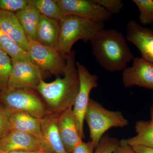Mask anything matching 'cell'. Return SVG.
Returning <instances> with one entry per match:
<instances>
[{"instance_id":"ba28073f","label":"cell","mask_w":153,"mask_h":153,"mask_svg":"<svg viewBox=\"0 0 153 153\" xmlns=\"http://www.w3.org/2000/svg\"><path fill=\"white\" fill-rule=\"evenodd\" d=\"M12 69L7 89L36 91L44 73L30 59H11Z\"/></svg>"},{"instance_id":"30bf717a","label":"cell","mask_w":153,"mask_h":153,"mask_svg":"<svg viewBox=\"0 0 153 153\" xmlns=\"http://www.w3.org/2000/svg\"><path fill=\"white\" fill-rule=\"evenodd\" d=\"M131 66L123 71L122 82L126 88L134 86L153 90V63L142 57H134Z\"/></svg>"},{"instance_id":"e0dca14e","label":"cell","mask_w":153,"mask_h":153,"mask_svg":"<svg viewBox=\"0 0 153 153\" xmlns=\"http://www.w3.org/2000/svg\"><path fill=\"white\" fill-rule=\"evenodd\" d=\"M10 126V130L30 134L44 141L41 131V119L34 117L27 113L21 111L11 113Z\"/></svg>"},{"instance_id":"603a6c76","label":"cell","mask_w":153,"mask_h":153,"mask_svg":"<svg viewBox=\"0 0 153 153\" xmlns=\"http://www.w3.org/2000/svg\"><path fill=\"white\" fill-rule=\"evenodd\" d=\"M12 69L10 57L0 49V93L7 89L9 77Z\"/></svg>"},{"instance_id":"7c38bea8","label":"cell","mask_w":153,"mask_h":153,"mask_svg":"<svg viewBox=\"0 0 153 153\" xmlns=\"http://www.w3.org/2000/svg\"><path fill=\"white\" fill-rule=\"evenodd\" d=\"M1 140L2 152L26 150L49 152L45 143L42 140L22 132L10 130Z\"/></svg>"},{"instance_id":"f546056e","label":"cell","mask_w":153,"mask_h":153,"mask_svg":"<svg viewBox=\"0 0 153 153\" xmlns=\"http://www.w3.org/2000/svg\"><path fill=\"white\" fill-rule=\"evenodd\" d=\"M132 147L137 153H153V148L143 146H136Z\"/></svg>"},{"instance_id":"6da1fadb","label":"cell","mask_w":153,"mask_h":153,"mask_svg":"<svg viewBox=\"0 0 153 153\" xmlns=\"http://www.w3.org/2000/svg\"><path fill=\"white\" fill-rule=\"evenodd\" d=\"M75 57L76 52L72 50L66 55L63 78L57 76L50 82L42 79L36 88V91L44 100L51 114L60 115L73 107L79 85Z\"/></svg>"},{"instance_id":"ac0fdd59","label":"cell","mask_w":153,"mask_h":153,"mask_svg":"<svg viewBox=\"0 0 153 153\" xmlns=\"http://www.w3.org/2000/svg\"><path fill=\"white\" fill-rule=\"evenodd\" d=\"M135 128L136 135L121 140L120 143L131 147L143 146L153 148V122L152 120L137 121Z\"/></svg>"},{"instance_id":"484cf974","label":"cell","mask_w":153,"mask_h":153,"mask_svg":"<svg viewBox=\"0 0 153 153\" xmlns=\"http://www.w3.org/2000/svg\"><path fill=\"white\" fill-rule=\"evenodd\" d=\"M11 113L0 102V138L10 131V119Z\"/></svg>"},{"instance_id":"f1b7e54d","label":"cell","mask_w":153,"mask_h":153,"mask_svg":"<svg viewBox=\"0 0 153 153\" xmlns=\"http://www.w3.org/2000/svg\"><path fill=\"white\" fill-rule=\"evenodd\" d=\"M113 153H137L132 147L120 143Z\"/></svg>"},{"instance_id":"5b68a950","label":"cell","mask_w":153,"mask_h":153,"mask_svg":"<svg viewBox=\"0 0 153 153\" xmlns=\"http://www.w3.org/2000/svg\"><path fill=\"white\" fill-rule=\"evenodd\" d=\"M0 102L10 113L25 112L39 119L51 114L36 91L7 89L0 93Z\"/></svg>"},{"instance_id":"1f68e13d","label":"cell","mask_w":153,"mask_h":153,"mask_svg":"<svg viewBox=\"0 0 153 153\" xmlns=\"http://www.w3.org/2000/svg\"><path fill=\"white\" fill-rule=\"evenodd\" d=\"M150 114L151 120L153 122V104L152 106H151L150 108Z\"/></svg>"},{"instance_id":"2e32d148","label":"cell","mask_w":153,"mask_h":153,"mask_svg":"<svg viewBox=\"0 0 153 153\" xmlns=\"http://www.w3.org/2000/svg\"><path fill=\"white\" fill-rule=\"evenodd\" d=\"M60 30L59 20L41 15L36 32V41L44 46L57 48Z\"/></svg>"},{"instance_id":"cb8c5ba5","label":"cell","mask_w":153,"mask_h":153,"mask_svg":"<svg viewBox=\"0 0 153 153\" xmlns=\"http://www.w3.org/2000/svg\"><path fill=\"white\" fill-rule=\"evenodd\" d=\"M119 143L120 141L117 139L105 134L96 148L94 153H113Z\"/></svg>"},{"instance_id":"7a4b0ae2","label":"cell","mask_w":153,"mask_h":153,"mask_svg":"<svg viewBox=\"0 0 153 153\" xmlns=\"http://www.w3.org/2000/svg\"><path fill=\"white\" fill-rule=\"evenodd\" d=\"M90 43L96 60L107 71H123L133 60V54L125 36L115 29L104 28L94 36Z\"/></svg>"},{"instance_id":"ffe728a7","label":"cell","mask_w":153,"mask_h":153,"mask_svg":"<svg viewBox=\"0 0 153 153\" xmlns=\"http://www.w3.org/2000/svg\"><path fill=\"white\" fill-rule=\"evenodd\" d=\"M27 2L36 8L41 15L59 21L64 17L56 0H27Z\"/></svg>"},{"instance_id":"4dcf8cb0","label":"cell","mask_w":153,"mask_h":153,"mask_svg":"<svg viewBox=\"0 0 153 153\" xmlns=\"http://www.w3.org/2000/svg\"><path fill=\"white\" fill-rule=\"evenodd\" d=\"M0 153H52L44 151L16 150L4 152L0 151Z\"/></svg>"},{"instance_id":"7402d4cb","label":"cell","mask_w":153,"mask_h":153,"mask_svg":"<svg viewBox=\"0 0 153 153\" xmlns=\"http://www.w3.org/2000/svg\"><path fill=\"white\" fill-rule=\"evenodd\" d=\"M140 12L139 24L141 25H153V1L133 0Z\"/></svg>"},{"instance_id":"277c9868","label":"cell","mask_w":153,"mask_h":153,"mask_svg":"<svg viewBox=\"0 0 153 153\" xmlns=\"http://www.w3.org/2000/svg\"><path fill=\"white\" fill-rule=\"evenodd\" d=\"M85 120L89 128L91 141L95 149L109 129L123 128L129 124L128 121L120 111L107 109L91 98L84 117Z\"/></svg>"},{"instance_id":"3957f363","label":"cell","mask_w":153,"mask_h":153,"mask_svg":"<svg viewBox=\"0 0 153 153\" xmlns=\"http://www.w3.org/2000/svg\"><path fill=\"white\" fill-rule=\"evenodd\" d=\"M60 30L57 48L65 59L73 44L79 40L85 42L91 39L104 29L103 22L74 16H64L60 20Z\"/></svg>"},{"instance_id":"5bb4252c","label":"cell","mask_w":153,"mask_h":153,"mask_svg":"<svg viewBox=\"0 0 153 153\" xmlns=\"http://www.w3.org/2000/svg\"><path fill=\"white\" fill-rule=\"evenodd\" d=\"M0 28L22 50L27 53L29 50L28 38L15 13L0 10Z\"/></svg>"},{"instance_id":"d6a6232c","label":"cell","mask_w":153,"mask_h":153,"mask_svg":"<svg viewBox=\"0 0 153 153\" xmlns=\"http://www.w3.org/2000/svg\"><path fill=\"white\" fill-rule=\"evenodd\" d=\"M0 151H1V140L0 138Z\"/></svg>"},{"instance_id":"8fae6325","label":"cell","mask_w":153,"mask_h":153,"mask_svg":"<svg viewBox=\"0 0 153 153\" xmlns=\"http://www.w3.org/2000/svg\"><path fill=\"white\" fill-rule=\"evenodd\" d=\"M127 41L139 50L142 58L153 63V30L143 26L135 20L127 24L125 36Z\"/></svg>"},{"instance_id":"9a60e30c","label":"cell","mask_w":153,"mask_h":153,"mask_svg":"<svg viewBox=\"0 0 153 153\" xmlns=\"http://www.w3.org/2000/svg\"><path fill=\"white\" fill-rule=\"evenodd\" d=\"M59 116L50 114L41 119L43 140L49 152L67 153L58 132L57 122Z\"/></svg>"},{"instance_id":"836d02e7","label":"cell","mask_w":153,"mask_h":153,"mask_svg":"<svg viewBox=\"0 0 153 153\" xmlns=\"http://www.w3.org/2000/svg\"></svg>"},{"instance_id":"44dd1931","label":"cell","mask_w":153,"mask_h":153,"mask_svg":"<svg viewBox=\"0 0 153 153\" xmlns=\"http://www.w3.org/2000/svg\"><path fill=\"white\" fill-rule=\"evenodd\" d=\"M0 49L5 52L11 59H30L28 53L22 50L15 41L1 30V28Z\"/></svg>"},{"instance_id":"52a82bcc","label":"cell","mask_w":153,"mask_h":153,"mask_svg":"<svg viewBox=\"0 0 153 153\" xmlns=\"http://www.w3.org/2000/svg\"><path fill=\"white\" fill-rule=\"evenodd\" d=\"M79 79V88L73 110L79 135L82 139L85 138L83 130L84 117L90 98L91 90L98 85V76L91 73L82 63L76 62Z\"/></svg>"},{"instance_id":"d4e9b609","label":"cell","mask_w":153,"mask_h":153,"mask_svg":"<svg viewBox=\"0 0 153 153\" xmlns=\"http://www.w3.org/2000/svg\"><path fill=\"white\" fill-rule=\"evenodd\" d=\"M27 5V0H0V10L16 13Z\"/></svg>"},{"instance_id":"9c48e42d","label":"cell","mask_w":153,"mask_h":153,"mask_svg":"<svg viewBox=\"0 0 153 153\" xmlns=\"http://www.w3.org/2000/svg\"><path fill=\"white\" fill-rule=\"evenodd\" d=\"M63 16H74L104 22L111 18L112 14L97 4L94 0H56Z\"/></svg>"},{"instance_id":"4fadbf2b","label":"cell","mask_w":153,"mask_h":153,"mask_svg":"<svg viewBox=\"0 0 153 153\" xmlns=\"http://www.w3.org/2000/svg\"><path fill=\"white\" fill-rule=\"evenodd\" d=\"M57 127L66 152L67 153H71L74 148L82 140L78 131L72 108L58 116Z\"/></svg>"},{"instance_id":"4316f807","label":"cell","mask_w":153,"mask_h":153,"mask_svg":"<svg viewBox=\"0 0 153 153\" xmlns=\"http://www.w3.org/2000/svg\"><path fill=\"white\" fill-rule=\"evenodd\" d=\"M111 14H118L124 6L121 0H94Z\"/></svg>"},{"instance_id":"8992f818","label":"cell","mask_w":153,"mask_h":153,"mask_svg":"<svg viewBox=\"0 0 153 153\" xmlns=\"http://www.w3.org/2000/svg\"><path fill=\"white\" fill-rule=\"evenodd\" d=\"M28 54L31 62L44 73L57 76L64 75L66 60L57 48L47 47L36 41L28 38Z\"/></svg>"},{"instance_id":"d6986e66","label":"cell","mask_w":153,"mask_h":153,"mask_svg":"<svg viewBox=\"0 0 153 153\" xmlns=\"http://www.w3.org/2000/svg\"><path fill=\"white\" fill-rule=\"evenodd\" d=\"M15 13L27 38L36 41L41 13L35 7L28 4L25 8Z\"/></svg>"},{"instance_id":"83f0119b","label":"cell","mask_w":153,"mask_h":153,"mask_svg":"<svg viewBox=\"0 0 153 153\" xmlns=\"http://www.w3.org/2000/svg\"><path fill=\"white\" fill-rule=\"evenodd\" d=\"M95 148L91 141L85 143L81 141L71 153H94Z\"/></svg>"}]
</instances>
